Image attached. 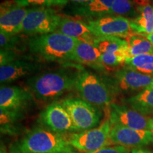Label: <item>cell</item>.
<instances>
[{"mask_svg":"<svg viewBox=\"0 0 153 153\" xmlns=\"http://www.w3.org/2000/svg\"><path fill=\"white\" fill-rule=\"evenodd\" d=\"M9 153H76L61 133L36 128L11 146Z\"/></svg>","mask_w":153,"mask_h":153,"instance_id":"cell-1","label":"cell"},{"mask_svg":"<svg viewBox=\"0 0 153 153\" xmlns=\"http://www.w3.org/2000/svg\"><path fill=\"white\" fill-rule=\"evenodd\" d=\"M79 40L53 32L34 36L28 41V47L33 54L51 62L71 60Z\"/></svg>","mask_w":153,"mask_h":153,"instance_id":"cell-2","label":"cell"},{"mask_svg":"<svg viewBox=\"0 0 153 153\" xmlns=\"http://www.w3.org/2000/svg\"><path fill=\"white\" fill-rule=\"evenodd\" d=\"M76 76L65 70H54L32 76L27 85L36 98L50 100L75 87Z\"/></svg>","mask_w":153,"mask_h":153,"instance_id":"cell-3","label":"cell"},{"mask_svg":"<svg viewBox=\"0 0 153 153\" xmlns=\"http://www.w3.org/2000/svg\"><path fill=\"white\" fill-rule=\"evenodd\" d=\"M75 88L82 99L94 106L106 108L112 104L111 91L103 78L94 73L87 70L76 73Z\"/></svg>","mask_w":153,"mask_h":153,"instance_id":"cell-4","label":"cell"},{"mask_svg":"<svg viewBox=\"0 0 153 153\" xmlns=\"http://www.w3.org/2000/svg\"><path fill=\"white\" fill-rule=\"evenodd\" d=\"M113 94L142 91L150 87L153 83L152 76L124 67L109 75L102 77Z\"/></svg>","mask_w":153,"mask_h":153,"instance_id":"cell-5","label":"cell"},{"mask_svg":"<svg viewBox=\"0 0 153 153\" xmlns=\"http://www.w3.org/2000/svg\"><path fill=\"white\" fill-rule=\"evenodd\" d=\"M62 19L51 7L29 9L23 21L22 33L33 36L53 33L57 30Z\"/></svg>","mask_w":153,"mask_h":153,"instance_id":"cell-6","label":"cell"},{"mask_svg":"<svg viewBox=\"0 0 153 153\" xmlns=\"http://www.w3.org/2000/svg\"><path fill=\"white\" fill-rule=\"evenodd\" d=\"M60 103L71 117L76 131L94 128L100 121L99 110L82 98H66Z\"/></svg>","mask_w":153,"mask_h":153,"instance_id":"cell-7","label":"cell"},{"mask_svg":"<svg viewBox=\"0 0 153 153\" xmlns=\"http://www.w3.org/2000/svg\"><path fill=\"white\" fill-rule=\"evenodd\" d=\"M111 128L108 119L97 128L71 134L68 137V142L80 152H94L112 144L110 137Z\"/></svg>","mask_w":153,"mask_h":153,"instance_id":"cell-8","label":"cell"},{"mask_svg":"<svg viewBox=\"0 0 153 153\" xmlns=\"http://www.w3.org/2000/svg\"><path fill=\"white\" fill-rule=\"evenodd\" d=\"M87 24L96 37L116 36L126 38L133 33L131 21L123 16L110 15L89 19Z\"/></svg>","mask_w":153,"mask_h":153,"instance_id":"cell-9","label":"cell"},{"mask_svg":"<svg viewBox=\"0 0 153 153\" xmlns=\"http://www.w3.org/2000/svg\"><path fill=\"white\" fill-rule=\"evenodd\" d=\"M108 120L112 126L119 125L135 130H148L150 118L131 107L112 103L108 106Z\"/></svg>","mask_w":153,"mask_h":153,"instance_id":"cell-10","label":"cell"},{"mask_svg":"<svg viewBox=\"0 0 153 153\" xmlns=\"http://www.w3.org/2000/svg\"><path fill=\"white\" fill-rule=\"evenodd\" d=\"M0 9V30L11 36L21 33L29 9L21 7L14 0H7L1 4Z\"/></svg>","mask_w":153,"mask_h":153,"instance_id":"cell-11","label":"cell"},{"mask_svg":"<svg viewBox=\"0 0 153 153\" xmlns=\"http://www.w3.org/2000/svg\"><path fill=\"white\" fill-rule=\"evenodd\" d=\"M110 137L112 144L138 148L153 141V133L149 130H135L115 125L111 128Z\"/></svg>","mask_w":153,"mask_h":153,"instance_id":"cell-12","label":"cell"},{"mask_svg":"<svg viewBox=\"0 0 153 153\" xmlns=\"http://www.w3.org/2000/svg\"><path fill=\"white\" fill-rule=\"evenodd\" d=\"M41 119L45 126L56 133L76 131L71 117L60 102L48 105L42 112Z\"/></svg>","mask_w":153,"mask_h":153,"instance_id":"cell-13","label":"cell"},{"mask_svg":"<svg viewBox=\"0 0 153 153\" xmlns=\"http://www.w3.org/2000/svg\"><path fill=\"white\" fill-rule=\"evenodd\" d=\"M31 97L29 91L16 86L1 87L0 89V109L21 111Z\"/></svg>","mask_w":153,"mask_h":153,"instance_id":"cell-14","label":"cell"},{"mask_svg":"<svg viewBox=\"0 0 153 153\" xmlns=\"http://www.w3.org/2000/svg\"><path fill=\"white\" fill-rule=\"evenodd\" d=\"M56 31L92 45L97 38L87 23L76 19L62 18Z\"/></svg>","mask_w":153,"mask_h":153,"instance_id":"cell-15","label":"cell"},{"mask_svg":"<svg viewBox=\"0 0 153 153\" xmlns=\"http://www.w3.org/2000/svg\"><path fill=\"white\" fill-rule=\"evenodd\" d=\"M101 51L92 44L78 41L72 61L91 67L97 70H106L101 62Z\"/></svg>","mask_w":153,"mask_h":153,"instance_id":"cell-16","label":"cell"},{"mask_svg":"<svg viewBox=\"0 0 153 153\" xmlns=\"http://www.w3.org/2000/svg\"><path fill=\"white\" fill-rule=\"evenodd\" d=\"M40 68V65L30 61L15 60L0 68V82L1 84L10 83L23 76L31 74Z\"/></svg>","mask_w":153,"mask_h":153,"instance_id":"cell-17","label":"cell"},{"mask_svg":"<svg viewBox=\"0 0 153 153\" xmlns=\"http://www.w3.org/2000/svg\"><path fill=\"white\" fill-rule=\"evenodd\" d=\"M114 0H91L89 2L76 4L72 9L73 14L77 16L95 19L110 16V11Z\"/></svg>","mask_w":153,"mask_h":153,"instance_id":"cell-18","label":"cell"},{"mask_svg":"<svg viewBox=\"0 0 153 153\" xmlns=\"http://www.w3.org/2000/svg\"><path fill=\"white\" fill-rule=\"evenodd\" d=\"M138 15L131 21L133 33H153V4L150 3L137 7Z\"/></svg>","mask_w":153,"mask_h":153,"instance_id":"cell-19","label":"cell"},{"mask_svg":"<svg viewBox=\"0 0 153 153\" xmlns=\"http://www.w3.org/2000/svg\"><path fill=\"white\" fill-rule=\"evenodd\" d=\"M123 101L144 116H153L152 88H147L136 95L125 99Z\"/></svg>","mask_w":153,"mask_h":153,"instance_id":"cell-20","label":"cell"},{"mask_svg":"<svg viewBox=\"0 0 153 153\" xmlns=\"http://www.w3.org/2000/svg\"><path fill=\"white\" fill-rule=\"evenodd\" d=\"M94 45L97 47L101 53L121 54L128 58V42L125 38L116 36L97 37Z\"/></svg>","mask_w":153,"mask_h":153,"instance_id":"cell-21","label":"cell"},{"mask_svg":"<svg viewBox=\"0 0 153 153\" xmlns=\"http://www.w3.org/2000/svg\"><path fill=\"white\" fill-rule=\"evenodd\" d=\"M125 39L128 42V57L141 55H153V45L147 38L136 33H132Z\"/></svg>","mask_w":153,"mask_h":153,"instance_id":"cell-22","label":"cell"},{"mask_svg":"<svg viewBox=\"0 0 153 153\" xmlns=\"http://www.w3.org/2000/svg\"><path fill=\"white\" fill-rule=\"evenodd\" d=\"M126 68L153 77V55H141L127 58Z\"/></svg>","mask_w":153,"mask_h":153,"instance_id":"cell-23","label":"cell"},{"mask_svg":"<svg viewBox=\"0 0 153 153\" xmlns=\"http://www.w3.org/2000/svg\"><path fill=\"white\" fill-rule=\"evenodd\" d=\"M111 16H127L135 19L138 15L133 0H114L110 11Z\"/></svg>","mask_w":153,"mask_h":153,"instance_id":"cell-24","label":"cell"},{"mask_svg":"<svg viewBox=\"0 0 153 153\" xmlns=\"http://www.w3.org/2000/svg\"><path fill=\"white\" fill-rule=\"evenodd\" d=\"M23 7L28 6H38V7H62L67 4L68 0H14Z\"/></svg>","mask_w":153,"mask_h":153,"instance_id":"cell-25","label":"cell"},{"mask_svg":"<svg viewBox=\"0 0 153 153\" xmlns=\"http://www.w3.org/2000/svg\"><path fill=\"white\" fill-rule=\"evenodd\" d=\"M128 57L121 54H111V53H102L101 62L105 69L116 68L124 64Z\"/></svg>","mask_w":153,"mask_h":153,"instance_id":"cell-26","label":"cell"},{"mask_svg":"<svg viewBox=\"0 0 153 153\" xmlns=\"http://www.w3.org/2000/svg\"><path fill=\"white\" fill-rule=\"evenodd\" d=\"M19 38L16 36H11L0 30V47L1 51L14 50L15 45L18 43Z\"/></svg>","mask_w":153,"mask_h":153,"instance_id":"cell-27","label":"cell"},{"mask_svg":"<svg viewBox=\"0 0 153 153\" xmlns=\"http://www.w3.org/2000/svg\"><path fill=\"white\" fill-rule=\"evenodd\" d=\"M16 55L13 50H4L0 52V65L1 66L7 65L16 60Z\"/></svg>","mask_w":153,"mask_h":153,"instance_id":"cell-28","label":"cell"},{"mask_svg":"<svg viewBox=\"0 0 153 153\" xmlns=\"http://www.w3.org/2000/svg\"><path fill=\"white\" fill-rule=\"evenodd\" d=\"M89 153H131L129 149L122 145H116L115 146L104 147L99 150Z\"/></svg>","mask_w":153,"mask_h":153,"instance_id":"cell-29","label":"cell"},{"mask_svg":"<svg viewBox=\"0 0 153 153\" xmlns=\"http://www.w3.org/2000/svg\"><path fill=\"white\" fill-rule=\"evenodd\" d=\"M137 34V33H136ZM139 35L143 36V37H145V38H147V39L151 43H152V45H153V33H151V34H145V33H140Z\"/></svg>","mask_w":153,"mask_h":153,"instance_id":"cell-30","label":"cell"},{"mask_svg":"<svg viewBox=\"0 0 153 153\" xmlns=\"http://www.w3.org/2000/svg\"><path fill=\"white\" fill-rule=\"evenodd\" d=\"M131 153H152V152H150V151L147 150H144V149L135 148V149H133V150L131 151Z\"/></svg>","mask_w":153,"mask_h":153,"instance_id":"cell-31","label":"cell"},{"mask_svg":"<svg viewBox=\"0 0 153 153\" xmlns=\"http://www.w3.org/2000/svg\"><path fill=\"white\" fill-rule=\"evenodd\" d=\"M68 1H72V2L76 3V4H85L91 1V0H68Z\"/></svg>","mask_w":153,"mask_h":153,"instance_id":"cell-32","label":"cell"},{"mask_svg":"<svg viewBox=\"0 0 153 153\" xmlns=\"http://www.w3.org/2000/svg\"><path fill=\"white\" fill-rule=\"evenodd\" d=\"M148 130L153 133V116L149 118L148 120Z\"/></svg>","mask_w":153,"mask_h":153,"instance_id":"cell-33","label":"cell"},{"mask_svg":"<svg viewBox=\"0 0 153 153\" xmlns=\"http://www.w3.org/2000/svg\"><path fill=\"white\" fill-rule=\"evenodd\" d=\"M152 1V0H135V2L138 4L140 5H143V4H145L150 3V1Z\"/></svg>","mask_w":153,"mask_h":153,"instance_id":"cell-34","label":"cell"},{"mask_svg":"<svg viewBox=\"0 0 153 153\" xmlns=\"http://www.w3.org/2000/svg\"><path fill=\"white\" fill-rule=\"evenodd\" d=\"M1 153H7L4 148H1Z\"/></svg>","mask_w":153,"mask_h":153,"instance_id":"cell-35","label":"cell"},{"mask_svg":"<svg viewBox=\"0 0 153 153\" xmlns=\"http://www.w3.org/2000/svg\"><path fill=\"white\" fill-rule=\"evenodd\" d=\"M149 88H152V89H153V83H152V86H151V87H149Z\"/></svg>","mask_w":153,"mask_h":153,"instance_id":"cell-36","label":"cell"},{"mask_svg":"<svg viewBox=\"0 0 153 153\" xmlns=\"http://www.w3.org/2000/svg\"><path fill=\"white\" fill-rule=\"evenodd\" d=\"M150 2H152V4H153V0H152V1H150Z\"/></svg>","mask_w":153,"mask_h":153,"instance_id":"cell-37","label":"cell"}]
</instances>
